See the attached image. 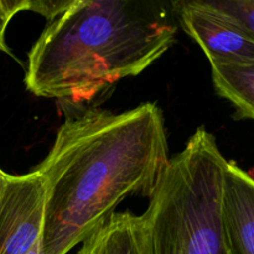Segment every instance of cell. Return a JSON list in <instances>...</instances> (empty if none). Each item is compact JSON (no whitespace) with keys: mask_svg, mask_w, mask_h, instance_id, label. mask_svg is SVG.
Wrapping results in <instances>:
<instances>
[{"mask_svg":"<svg viewBox=\"0 0 254 254\" xmlns=\"http://www.w3.org/2000/svg\"><path fill=\"white\" fill-rule=\"evenodd\" d=\"M25 254H42V247H41V241L40 242H37L36 245L34 246V247L31 248V250L29 251L27 253Z\"/></svg>","mask_w":254,"mask_h":254,"instance_id":"cell-12","label":"cell"},{"mask_svg":"<svg viewBox=\"0 0 254 254\" xmlns=\"http://www.w3.org/2000/svg\"><path fill=\"white\" fill-rule=\"evenodd\" d=\"M7 174H5L4 171L0 169V193H1V190H2V185H4L5 183V179H6Z\"/></svg>","mask_w":254,"mask_h":254,"instance_id":"cell-13","label":"cell"},{"mask_svg":"<svg viewBox=\"0 0 254 254\" xmlns=\"http://www.w3.org/2000/svg\"><path fill=\"white\" fill-rule=\"evenodd\" d=\"M175 1L73 0L29 52L25 84L35 96L88 103L138 76L176 41Z\"/></svg>","mask_w":254,"mask_h":254,"instance_id":"cell-2","label":"cell"},{"mask_svg":"<svg viewBox=\"0 0 254 254\" xmlns=\"http://www.w3.org/2000/svg\"><path fill=\"white\" fill-rule=\"evenodd\" d=\"M227 161L205 128L169 160L140 216L146 254H227L221 212Z\"/></svg>","mask_w":254,"mask_h":254,"instance_id":"cell-3","label":"cell"},{"mask_svg":"<svg viewBox=\"0 0 254 254\" xmlns=\"http://www.w3.org/2000/svg\"><path fill=\"white\" fill-rule=\"evenodd\" d=\"M77 254H146L140 216L114 212L81 243Z\"/></svg>","mask_w":254,"mask_h":254,"instance_id":"cell-7","label":"cell"},{"mask_svg":"<svg viewBox=\"0 0 254 254\" xmlns=\"http://www.w3.org/2000/svg\"><path fill=\"white\" fill-rule=\"evenodd\" d=\"M212 81L218 96L236 109V119H254V61L213 64Z\"/></svg>","mask_w":254,"mask_h":254,"instance_id":"cell-8","label":"cell"},{"mask_svg":"<svg viewBox=\"0 0 254 254\" xmlns=\"http://www.w3.org/2000/svg\"><path fill=\"white\" fill-rule=\"evenodd\" d=\"M179 26L202 49L211 64L254 61V34L210 0L175 1Z\"/></svg>","mask_w":254,"mask_h":254,"instance_id":"cell-4","label":"cell"},{"mask_svg":"<svg viewBox=\"0 0 254 254\" xmlns=\"http://www.w3.org/2000/svg\"><path fill=\"white\" fill-rule=\"evenodd\" d=\"M46 193L36 170L6 176L0 193V254H25L41 241Z\"/></svg>","mask_w":254,"mask_h":254,"instance_id":"cell-5","label":"cell"},{"mask_svg":"<svg viewBox=\"0 0 254 254\" xmlns=\"http://www.w3.org/2000/svg\"><path fill=\"white\" fill-rule=\"evenodd\" d=\"M221 11L236 17L254 34V0H210Z\"/></svg>","mask_w":254,"mask_h":254,"instance_id":"cell-9","label":"cell"},{"mask_svg":"<svg viewBox=\"0 0 254 254\" xmlns=\"http://www.w3.org/2000/svg\"><path fill=\"white\" fill-rule=\"evenodd\" d=\"M30 0H0V51L11 55L5 42V32L10 20L20 11L29 10Z\"/></svg>","mask_w":254,"mask_h":254,"instance_id":"cell-10","label":"cell"},{"mask_svg":"<svg viewBox=\"0 0 254 254\" xmlns=\"http://www.w3.org/2000/svg\"><path fill=\"white\" fill-rule=\"evenodd\" d=\"M169 160L164 116L156 103L68 117L35 168L47 190L42 254H67L127 197H150Z\"/></svg>","mask_w":254,"mask_h":254,"instance_id":"cell-1","label":"cell"},{"mask_svg":"<svg viewBox=\"0 0 254 254\" xmlns=\"http://www.w3.org/2000/svg\"><path fill=\"white\" fill-rule=\"evenodd\" d=\"M221 212L227 254H254V176L235 161L225 169Z\"/></svg>","mask_w":254,"mask_h":254,"instance_id":"cell-6","label":"cell"},{"mask_svg":"<svg viewBox=\"0 0 254 254\" xmlns=\"http://www.w3.org/2000/svg\"><path fill=\"white\" fill-rule=\"evenodd\" d=\"M72 1L73 0H30L27 11L37 12L51 21L66 11L71 6Z\"/></svg>","mask_w":254,"mask_h":254,"instance_id":"cell-11","label":"cell"}]
</instances>
